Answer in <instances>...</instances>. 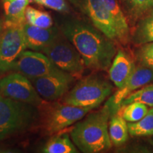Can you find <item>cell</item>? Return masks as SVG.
<instances>
[{
    "label": "cell",
    "instance_id": "6da1fadb",
    "mask_svg": "<svg viewBox=\"0 0 153 153\" xmlns=\"http://www.w3.org/2000/svg\"><path fill=\"white\" fill-rule=\"evenodd\" d=\"M61 33L81 55L85 66L95 70L109 69L116 54L112 40L102 32L78 19H67L60 26Z\"/></svg>",
    "mask_w": 153,
    "mask_h": 153
},
{
    "label": "cell",
    "instance_id": "44dd1931",
    "mask_svg": "<svg viewBox=\"0 0 153 153\" xmlns=\"http://www.w3.org/2000/svg\"><path fill=\"white\" fill-rule=\"evenodd\" d=\"M133 40L134 43L137 45L153 42V11L139 24L134 34Z\"/></svg>",
    "mask_w": 153,
    "mask_h": 153
},
{
    "label": "cell",
    "instance_id": "d4e9b609",
    "mask_svg": "<svg viewBox=\"0 0 153 153\" xmlns=\"http://www.w3.org/2000/svg\"><path fill=\"white\" fill-rule=\"evenodd\" d=\"M132 13L135 16L144 14L153 7V0H126Z\"/></svg>",
    "mask_w": 153,
    "mask_h": 153
},
{
    "label": "cell",
    "instance_id": "603a6c76",
    "mask_svg": "<svg viewBox=\"0 0 153 153\" xmlns=\"http://www.w3.org/2000/svg\"><path fill=\"white\" fill-rule=\"evenodd\" d=\"M26 19L28 24L38 27L48 28L52 27L53 24V19L49 14L31 7L26 8Z\"/></svg>",
    "mask_w": 153,
    "mask_h": 153
},
{
    "label": "cell",
    "instance_id": "ba28073f",
    "mask_svg": "<svg viewBox=\"0 0 153 153\" xmlns=\"http://www.w3.org/2000/svg\"><path fill=\"white\" fill-rule=\"evenodd\" d=\"M93 108L72 105L55 104L48 108L44 119V127L48 134L55 133L79 121Z\"/></svg>",
    "mask_w": 153,
    "mask_h": 153
},
{
    "label": "cell",
    "instance_id": "484cf974",
    "mask_svg": "<svg viewBox=\"0 0 153 153\" xmlns=\"http://www.w3.org/2000/svg\"><path fill=\"white\" fill-rule=\"evenodd\" d=\"M38 4L58 12H68L70 7L66 0H30Z\"/></svg>",
    "mask_w": 153,
    "mask_h": 153
},
{
    "label": "cell",
    "instance_id": "3957f363",
    "mask_svg": "<svg viewBox=\"0 0 153 153\" xmlns=\"http://www.w3.org/2000/svg\"><path fill=\"white\" fill-rule=\"evenodd\" d=\"M112 85L97 76H91L78 82L65 97L66 104L79 107H98L112 93Z\"/></svg>",
    "mask_w": 153,
    "mask_h": 153
},
{
    "label": "cell",
    "instance_id": "7c38bea8",
    "mask_svg": "<svg viewBox=\"0 0 153 153\" xmlns=\"http://www.w3.org/2000/svg\"><path fill=\"white\" fill-rule=\"evenodd\" d=\"M152 82H153V70L143 65L135 67L125 85L118 89L106 103L109 107L111 114L114 115L117 113L120 103L128 96Z\"/></svg>",
    "mask_w": 153,
    "mask_h": 153
},
{
    "label": "cell",
    "instance_id": "5bb4252c",
    "mask_svg": "<svg viewBox=\"0 0 153 153\" xmlns=\"http://www.w3.org/2000/svg\"><path fill=\"white\" fill-rule=\"evenodd\" d=\"M135 68L133 61L125 52L118 51L109 68V76L118 89L123 87Z\"/></svg>",
    "mask_w": 153,
    "mask_h": 153
},
{
    "label": "cell",
    "instance_id": "d6986e66",
    "mask_svg": "<svg viewBox=\"0 0 153 153\" xmlns=\"http://www.w3.org/2000/svg\"><path fill=\"white\" fill-rule=\"evenodd\" d=\"M129 134L131 136L153 135V107L138 121L128 123Z\"/></svg>",
    "mask_w": 153,
    "mask_h": 153
},
{
    "label": "cell",
    "instance_id": "9a60e30c",
    "mask_svg": "<svg viewBox=\"0 0 153 153\" xmlns=\"http://www.w3.org/2000/svg\"><path fill=\"white\" fill-rule=\"evenodd\" d=\"M30 0H2L4 26H23L26 23V10Z\"/></svg>",
    "mask_w": 153,
    "mask_h": 153
},
{
    "label": "cell",
    "instance_id": "ffe728a7",
    "mask_svg": "<svg viewBox=\"0 0 153 153\" xmlns=\"http://www.w3.org/2000/svg\"><path fill=\"white\" fill-rule=\"evenodd\" d=\"M148 106L140 102L131 104L120 107L116 114L121 116L127 122H136L144 117L148 112Z\"/></svg>",
    "mask_w": 153,
    "mask_h": 153
},
{
    "label": "cell",
    "instance_id": "7a4b0ae2",
    "mask_svg": "<svg viewBox=\"0 0 153 153\" xmlns=\"http://www.w3.org/2000/svg\"><path fill=\"white\" fill-rule=\"evenodd\" d=\"M112 116L106 104L100 111L91 113L76 124L71 131L72 139L82 152L97 153L111 147L108 133V118Z\"/></svg>",
    "mask_w": 153,
    "mask_h": 153
},
{
    "label": "cell",
    "instance_id": "ac0fdd59",
    "mask_svg": "<svg viewBox=\"0 0 153 153\" xmlns=\"http://www.w3.org/2000/svg\"><path fill=\"white\" fill-rule=\"evenodd\" d=\"M45 153H76L75 146L70 140L68 134L53 137L48 141L43 149Z\"/></svg>",
    "mask_w": 153,
    "mask_h": 153
},
{
    "label": "cell",
    "instance_id": "30bf717a",
    "mask_svg": "<svg viewBox=\"0 0 153 153\" xmlns=\"http://www.w3.org/2000/svg\"><path fill=\"white\" fill-rule=\"evenodd\" d=\"M38 94L48 101H55L65 94L74 82V76L57 68L40 77L30 79Z\"/></svg>",
    "mask_w": 153,
    "mask_h": 153
},
{
    "label": "cell",
    "instance_id": "4316f807",
    "mask_svg": "<svg viewBox=\"0 0 153 153\" xmlns=\"http://www.w3.org/2000/svg\"><path fill=\"white\" fill-rule=\"evenodd\" d=\"M1 29H2V27H1V22H0V32H1Z\"/></svg>",
    "mask_w": 153,
    "mask_h": 153
},
{
    "label": "cell",
    "instance_id": "83f0119b",
    "mask_svg": "<svg viewBox=\"0 0 153 153\" xmlns=\"http://www.w3.org/2000/svg\"><path fill=\"white\" fill-rule=\"evenodd\" d=\"M150 143H151V145H152L153 146V141H150Z\"/></svg>",
    "mask_w": 153,
    "mask_h": 153
},
{
    "label": "cell",
    "instance_id": "9c48e42d",
    "mask_svg": "<svg viewBox=\"0 0 153 153\" xmlns=\"http://www.w3.org/2000/svg\"><path fill=\"white\" fill-rule=\"evenodd\" d=\"M110 39H117L114 22L104 0H68Z\"/></svg>",
    "mask_w": 153,
    "mask_h": 153
},
{
    "label": "cell",
    "instance_id": "2e32d148",
    "mask_svg": "<svg viewBox=\"0 0 153 153\" xmlns=\"http://www.w3.org/2000/svg\"><path fill=\"white\" fill-rule=\"evenodd\" d=\"M107 9L114 22L117 34V40L126 43L129 34V27L123 9L118 0H104Z\"/></svg>",
    "mask_w": 153,
    "mask_h": 153
},
{
    "label": "cell",
    "instance_id": "8992f818",
    "mask_svg": "<svg viewBox=\"0 0 153 153\" xmlns=\"http://www.w3.org/2000/svg\"><path fill=\"white\" fill-rule=\"evenodd\" d=\"M0 36V74L13 70L21 54L27 48L23 26H4Z\"/></svg>",
    "mask_w": 153,
    "mask_h": 153
},
{
    "label": "cell",
    "instance_id": "277c9868",
    "mask_svg": "<svg viewBox=\"0 0 153 153\" xmlns=\"http://www.w3.org/2000/svg\"><path fill=\"white\" fill-rule=\"evenodd\" d=\"M28 104L0 94V140L22 132L31 125L35 112Z\"/></svg>",
    "mask_w": 153,
    "mask_h": 153
},
{
    "label": "cell",
    "instance_id": "5b68a950",
    "mask_svg": "<svg viewBox=\"0 0 153 153\" xmlns=\"http://www.w3.org/2000/svg\"><path fill=\"white\" fill-rule=\"evenodd\" d=\"M42 52L51 59L57 68L72 74L74 77L82 76L85 66L83 60L77 50L62 33Z\"/></svg>",
    "mask_w": 153,
    "mask_h": 153
},
{
    "label": "cell",
    "instance_id": "8fae6325",
    "mask_svg": "<svg viewBox=\"0 0 153 153\" xmlns=\"http://www.w3.org/2000/svg\"><path fill=\"white\" fill-rule=\"evenodd\" d=\"M57 68L44 53L24 51L15 62L13 70H17L19 73L31 79L51 73Z\"/></svg>",
    "mask_w": 153,
    "mask_h": 153
},
{
    "label": "cell",
    "instance_id": "4fadbf2b",
    "mask_svg": "<svg viewBox=\"0 0 153 153\" xmlns=\"http://www.w3.org/2000/svg\"><path fill=\"white\" fill-rule=\"evenodd\" d=\"M27 48L42 51L49 45L60 33L56 27L44 28L26 23L23 26Z\"/></svg>",
    "mask_w": 153,
    "mask_h": 153
},
{
    "label": "cell",
    "instance_id": "cb8c5ba5",
    "mask_svg": "<svg viewBox=\"0 0 153 153\" xmlns=\"http://www.w3.org/2000/svg\"><path fill=\"white\" fill-rule=\"evenodd\" d=\"M137 59L140 65L153 70V42L143 44L137 52Z\"/></svg>",
    "mask_w": 153,
    "mask_h": 153
},
{
    "label": "cell",
    "instance_id": "7402d4cb",
    "mask_svg": "<svg viewBox=\"0 0 153 153\" xmlns=\"http://www.w3.org/2000/svg\"><path fill=\"white\" fill-rule=\"evenodd\" d=\"M132 102H140L148 106L153 107V84L145 85L144 87L133 91L120 103V107Z\"/></svg>",
    "mask_w": 153,
    "mask_h": 153
},
{
    "label": "cell",
    "instance_id": "52a82bcc",
    "mask_svg": "<svg viewBox=\"0 0 153 153\" xmlns=\"http://www.w3.org/2000/svg\"><path fill=\"white\" fill-rule=\"evenodd\" d=\"M0 94L33 106H38L42 103L41 97L30 80L19 72L0 79Z\"/></svg>",
    "mask_w": 153,
    "mask_h": 153
},
{
    "label": "cell",
    "instance_id": "e0dca14e",
    "mask_svg": "<svg viewBox=\"0 0 153 153\" xmlns=\"http://www.w3.org/2000/svg\"><path fill=\"white\" fill-rule=\"evenodd\" d=\"M108 133L111 143L116 146L124 144L128 138V128L126 120L118 114L112 115L108 124Z\"/></svg>",
    "mask_w": 153,
    "mask_h": 153
}]
</instances>
